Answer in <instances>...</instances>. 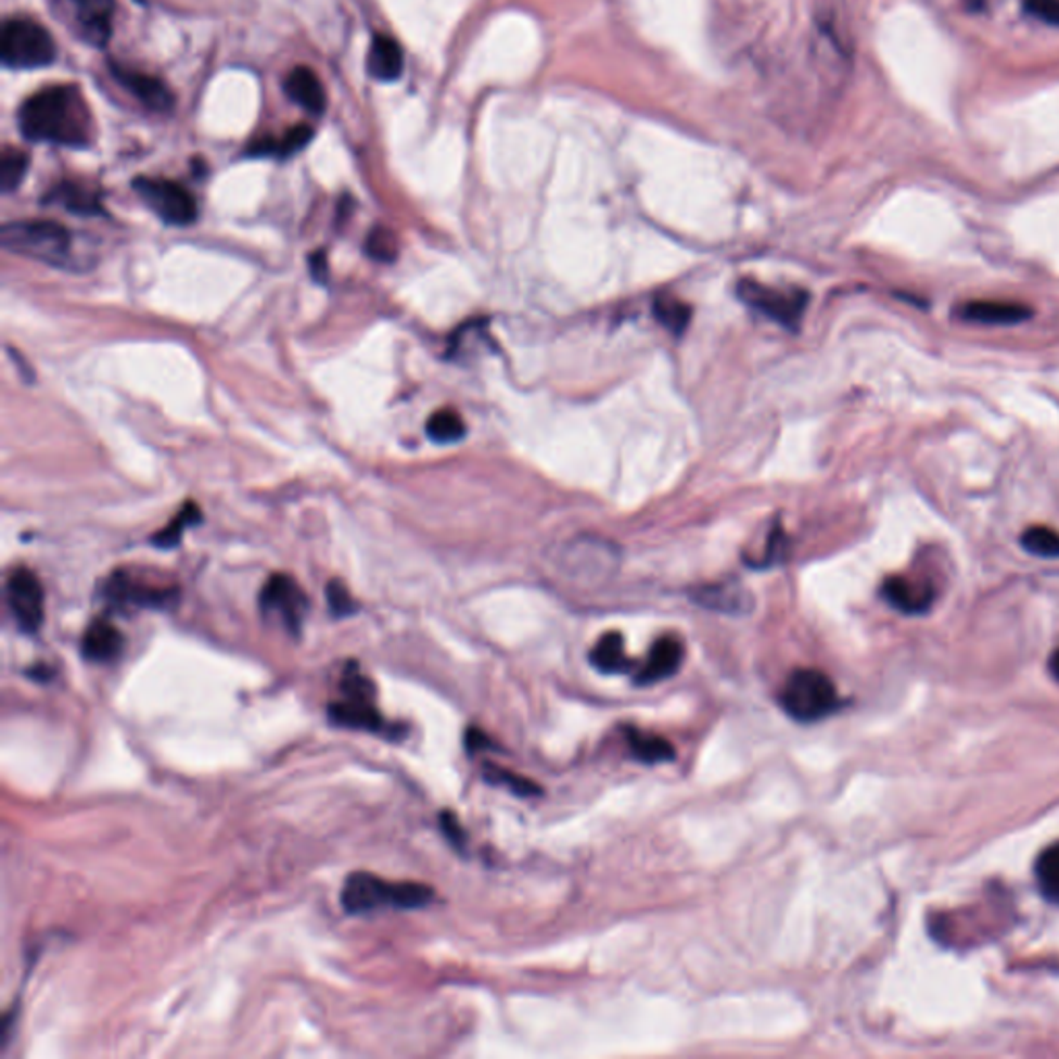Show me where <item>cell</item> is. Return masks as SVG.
Instances as JSON below:
<instances>
[{
	"instance_id": "41",
	"label": "cell",
	"mask_w": 1059,
	"mask_h": 1059,
	"mask_svg": "<svg viewBox=\"0 0 1059 1059\" xmlns=\"http://www.w3.org/2000/svg\"><path fill=\"white\" fill-rule=\"evenodd\" d=\"M971 2L974 7H981V2H985V0H971Z\"/></svg>"
},
{
	"instance_id": "39",
	"label": "cell",
	"mask_w": 1059,
	"mask_h": 1059,
	"mask_svg": "<svg viewBox=\"0 0 1059 1059\" xmlns=\"http://www.w3.org/2000/svg\"><path fill=\"white\" fill-rule=\"evenodd\" d=\"M465 748L470 751L485 750L488 748V737L483 735L479 728H470L465 735Z\"/></svg>"
},
{
	"instance_id": "33",
	"label": "cell",
	"mask_w": 1059,
	"mask_h": 1059,
	"mask_svg": "<svg viewBox=\"0 0 1059 1059\" xmlns=\"http://www.w3.org/2000/svg\"><path fill=\"white\" fill-rule=\"evenodd\" d=\"M654 312H656V319L661 321L662 326L675 331V333H681L687 328L689 317H691L689 305H685L679 298L668 296V294H661L656 298Z\"/></svg>"
},
{
	"instance_id": "7",
	"label": "cell",
	"mask_w": 1059,
	"mask_h": 1059,
	"mask_svg": "<svg viewBox=\"0 0 1059 1059\" xmlns=\"http://www.w3.org/2000/svg\"><path fill=\"white\" fill-rule=\"evenodd\" d=\"M132 189L160 220L170 226H189L197 220L195 197L175 180L135 178Z\"/></svg>"
},
{
	"instance_id": "5",
	"label": "cell",
	"mask_w": 1059,
	"mask_h": 1059,
	"mask_svg": "<svg viewBox=\"0 0 1059 1059\" xmlns=\"http://www.w3.org/2000/svg\"><path fill=\"white\" fill-rule=\"evenodd\" d=\"M56 59V42L44 25L27 17L7 20L0 31V61L7 68H44Z\"/></svg>"
},
{
	"instance_id": "32",
	"label": "cell",
	"mask_w": 1059,
	"mask_h": 1059,
	"mask_svg": "<svg viewBox=\"0 0 1059 1059\" xmlns=\"http://www.w3.org/2000/svg\"><path fill=\"white\" fill-rule=\"evenodd\" d=\"M342 693L344 700H356V702H375V685L358 668L356 662H348L342 675Z\"/></svg>"
},
{
	"instance_id": "4",
	"label": "cell",
	"mask_w": 1059,
	"mask_h": 1059,
	"mask_svg": "<svg viewBox=\"0 0 1059 1059\" xmlns=\"http://www.w3.org/2000/svg\"><path fill=\"white\" fill-rule=\"evenodd\" d=\"M778 700L796 723H817L839 707V691L826 673L799 668L789 675Z\"/></svg>"
},
{
	"instance_id": "38",
	"label": "cell",
	"mask_w": 1059,
	"mask_h": 1059,
	"mask_svg": "<svg viewBox=\"0 0 1059 1059\" xmlns=\"http://www.w3.org/2000/svg\"><path fill=\"white\" fill-rule=\"evenodd\" d=\"M1031 11L1037 13L1041 20L1059 23V0H1031Z\"/></svg>"
},
{
	"instance_id": "11",
	"label": "cell",
	"mask_w": 1059,
	"mask_h": 1059,
	"mask_svg": "<svg viewBox=\"0 0 1059 1059\" xmlns=\"http://www.w3.org/2000/svg\"><path fill=\"white\" fill-rule=\"evenodd\" d=\"M330 720L335 727L354 728V730H369L375 735H383L392 741H399L406 735V728L390 725L375 707V702H356L342 700L333 702L328 707Z\"/></svg>"
},
{
	"instance_id": "16",
	"label": "cell",
	"mask_w": 1059,
	"mask_h": 1059,
	"mask_svg": "<svg viewBox=\"0 0 1059 1059\" xmlns=\"http://www.w3.org/2000/svg\"><path fill=\"white\" fill-rule=\"evenodd\" d=\"M958 317L977 326H1018L1033 317V309L1004 301H971L958 309Z\"/></svg>"
},
{
	"instance_id": "3",
	"label": "cell",
	"mask_w": 1059,
	"mask_h": 1059,
	"mask_svg": "<svg viewBox=\"0 0 1059 1059\" xmlns=\"http://www.w3.org/2000/svg\"><path fill=\"white\" fill-rule=\"evenodd\" d=\"M0 244L4 251L42 264L65 267L71 257V232L59 221H9L0 228Z\"/></svg>"
},
{
	"instance_id": "26",
	"label": "cell",
	"mask_w": 1059,
	"mask_h": 1059,
	"mask_svg": "<svg viewBox=\"0 0 1059 1059\" xmlns=\"http://www.w3.org/2000/svg\"><path fill=\"white\" fill-rule=\"evenodd\" d=\"M1035 876H1037L1038 890L1041 894L1059 906V842L1047 846L1038 855L1035 865Z\"/></svg>"
},
{
	"instance_id": "20",
	"label": "cell",
	"mask_w": 1059,
	"mask_h": 1059,
	"mask_svg": "<svg viewBox=\"0 0 1059 1059\" xmlns=\"http://www.w3.org/2000/svg\"><path fill=\"white\" fill-rule=\"evenodd\" d=\"M367 71L369 75L377 79V81H383V84H390V81H396L401 77L404 73V52L401 48L397 44L394 38L390 36H383L379 34L373 38V44L369 48V54H367Z\"/></svg>"
},
{
	"instance_id": "10",
	"label": "cell",
	"mask_w": 1059,
	"mask_h": 1059,
	"mask_svg": "<svg viewBox=\"0 0 1059 1059\" xmlns=\"http://www.w3.org/2000/svg\"><path fill=\"white\" fill-rule=\"evenodd\" d=\"M7 602L25 634H36L44 623V588L38 575L20 567L7 579Z\"/></svg>"
},
{
	"instance_id": "40",
	"label": "cell",
	"mask_w": 1059,
	"mask_h": 1059,
	"mask_svg": "<svg viewBox=\"0 0 1059 1059\" xmlns=\"http://www.w3.org/2000/svg\"><path fill=\"white\" fill-rule=\"evenodd\" d=\"M1049 671H1051V675L1059 681V650L1058 652H1054V656L1049 661Z\"/></svg>"
},
{
	"instance_id": "8",
	"label": "cell",
	"mask_w": 1059,
	"mask_h": 1059,
	"mask_svg": "<svg viewBox=\"0 0 1059 1059\" xmlns=\"http://www.w3.org/2000/svg\"><path fill=\"white\" fill-rule=\"evenodd\" d=\"M737 294L751 309L760 310L784 328H796L807 305V294L803 290H780L755 280L739 282Z\"/></svg>"
},
{
	"instance_id": "28",
	"label": "cell",
	"mask_w": 1059,
	"mask_h": 1059,
	"mask_svg": "<svg viewBox=\"0 0 1059 1059\" xmlns=\"http://www.w3.org/2000/svg\"><path fill=\"white\" fill-rule=\"evenodd\" d=\"M426 435L435 443H456L465 435L463 419L451 408L437 410L426 422Z\"/></svg>"
},
{
	"instance_id": "23",
	"label": "cell",
	"mask_w": 1059,
	"mask_h": 1059,
	"mask_svg": "<svg viewBox=\"0 0 1059 1059\" xmlns=\"http://www.w3.org/2000/svg\"><path fill=\"white\" fill-rule=\"evenodd\" d=\"M627 745L636 760L641 764H664L675 760V748L661 735L643 732L640 728L629 727L625 730Z\"/></svg>"
},
{
	"instance_id": "27",
	"label": "cell",
	"mask_w": 1059,
	"mask_h": 1059,
	"mask_svg": "<svg viewBox=\"0 0 1059 1059\" xmlns=\"http://www.w3.org/2000/svg\"><path fill=\"white\" fill-rule=\"evenodd\" d=\"M199 522H201V509L195 503H184V508L178 511L168 526L155 532L152 543L157 549H175L182 540V534Z\"/></svg>"
},
{
	"instance_id": "12",
	"label": "cell",
	"mask_w": 1059,
	"mask_h": 1059,
	"mask_svg": "<svg viewBox=\"0 0 1059 1059\" xmlns=\"http://www.w3.org/2000/svg\"><path fill=\"white\" fill-rule=\"evenodd\" d=\"M106 598L116 607H139V609H168L175 607L178 590L175 588H152L143 584H135L125 574L112 575L111 582L104 588Z\"/></svg>"
},
{
	"instance_id": "13",
	"label": "cell",
	"mask_w": 1059,
	"mask_h": 1059,
	"mask_svg": "<svg viewBox=\"0 0 1059 1059\" xmlns=\"http://www.w3.org/2000/svg\"><path fill=\"white\" fill-rule=\"evenodd\" d=\"M684 659V641L675 636H662L650 648V654L636 671L634 681L646 687V685L661 684L664 679H671L681 668Z\"/></svg>"
},
{
	"instance_id": "36",
	"label": "cell",
	"mask_w": 1059,
	"mask_h": 1059,
	"mask_svg": "<svg viewBox=\"0 0 1059 1059\" xmlns=\"http://www.w3.org/2000/svg\"><path fill=\"white\" fill-rule=\"evenodd\" d=\"M439 826H442L445 839L451 842V846H456V849L465 846V832H463L462 824L451 812H443L439 816Z\"/></svg>"
},
{
	"instance_id": "24",
	"label": "cell",
	"mask_w": 1059,
	"mask_h": 1059,
	"mask_svg": "<svg viewBox=\"0 0 1059 1059\" xmlns=\"http://www.w3.org/2000/svg\"><path fill=\"white\" fill-rule=\"evenodd\" d=\"M312 139V129L309 125H298L282 137V139H264L255 145L248 148L251 155H276V157H288V155L301 152Z\"/></svg>"
},
{
	"instance_id": "34",
	"label": "cell",
	"mask_w": 1059,
	"mask_h": 1059,
	"mask_svg": "<svg viewBox=\"0 0 1059 1059\" xmlns=\"http://www.w3.org/2000/svg\"><path fill=\"white\" fill-rule=\"evenodd\" d=\"M365 251L371 259L375 261H381V264H392L397 257V246L396 234L385 228V226H375L369 237H367V243H365Z\"/></svg>"
},
{
	"instance_id": "19",
	"label": "cell",
	"mask_w": 1059,
	"mask_h": 1059,
	"mask_svg": "<svg viewBox=\"0 0 1059 1059\" xmlns=\"http://www.w3.org/2000/svg\"><path fill=\"white\" fill-rule=\"evenodd\" d=\"M613 559L615 557H613V552L609 551L607 543H598V540L574 543V545H570V551L563 552V557H561L563 567L570 574L584 575V577L604 574Z\"/></svg>"
},
{
	"instance_id": "14",
	"label": "cell",
	"mask_w": 1059,
	"mask_h": 1059,
	"mask_svg": "<svg viewBox=\"0 0 1059 1059\" xmlns=\"http://www.w3.org/2000/svg\"><path fill=\"white\" fill-rule=\"evenodd\" d=\"M112 77L118 81L120 88L127 89L132 98L143 104L148 111L168 112L175 106V95L160 79L148 73L132 71L120 65H112Z\"/></svg>"
},
{
	"instance_id": "22",
	"label": "cell",
	"mask_w": 1059,
	"mask_h": 1059,
	"mask_svg": "<svg viewBox=\"0 0 1059 1059\" xmlns=\"http://www.w3.org/2000/svg\"><path fill=\"white\" fill-rule=\"evenodd\" d=\"M590 664L602 675H621L629 673L636 662L631 661L625 652V640L618 631H609L600 640L596 641L595 648L590 650Z\"/></svg>"
},
{
	"instance_id": "6",
	"label": "cell",
	"mask_w": 1059,
	"mask_h": 1059,
	"mask_svg": "<svg viewBox=\"0 0 1059 1059\" xmlns=\"http://www.w3.org/2000/svg\"><path fill=\"white\" fill-rule=\"evenodd\" d=\"M56 20L81 42L95 48L109 44L114 0H48Z\"/></svg>"
},
{
	"instance_id": "30",
	"label": "cell",
	"mask_w": 1059,
	"mask_h": 1059,
	"mask_svg": "<svg viewBox=\"0 0 1059 1059\" xmlns=\"http://www.w3.org/2000/svg\"><path fill=\"white\" fill-rule=\"evenodd\" d=\"M1022 549L1045 557V559H1056L1059 557V532L1047 526H1031L1024 530L1020 536Z\"/></svg>"
},
{
	"instance_id": "18",
	"label": "cell",
	"mask_w": 1059,
	"mask_h": 1059,
	"mask_svg": "<svg viewBox=\"0 0 1059 1059\" xmlns=\"http://www.w3.org/2000/svg\"><path fill=\"white\" fill-rule=\"evenodd\" d=\"M125 638L120 629L109 618H95L89 623L81 640V652L91 662H112L123 654Z\"/></svg>"
},
{
	"instance_id": "9",
	"label": "cell",
	"mask_w": 1059,
	"mask_h": 1059,
	"mask_svg": "<svg viewBox=\"0 0 1059 1059\" xmlns=\"http://www.w3.org/2000/svg\"><path fill=\"white\" fill-rule=\"evenodd\" d=\"M259 607L265 615H278L284 627L296 638L309 613V598L294 577L286 574L271 575L259 595Z\"/></svg>"
},
{
	"instance_id": "2",
	"label": "cell",
	"mask_w": 1059,
	"mask_h": 1059,
	"mask_svg": "<svg viewBox=\"0 0 1059 1059\" xmlns=\"http://www.w3.org/2000/svg\"><path fill=\"white\" fill-rule=\"evenodd\" d=\"M435 890L419 882H387L367 871L350 873L344 882L340 903L348 915H365L377 908L414 910L431 905Z\"/></svg>"
},
{
	"instance_id": "15",
	"label": "cell",
	"mask_w": 1059,
	"mask_h": 1059,
	"mask_svg": "<svg viewBox=\"0 0 1059 1059\" xmlns=\"http://www.w3.org/2000/svg\"><path fill=\"white\" fill-rule=\"evenodd\" d=\"M691 598L707 611L723 613V615H748L753 609V598L745 590L743 584L725 579L700 586Z\"/></svg>"
},
{
	"instance_id": "31",
	"label": "cell",
	"mask_w": 1059,
	"mask_h": 1059,
	"mask_svg": "<svg viewBox=\"0 0 1059 1059\" xmlns=\"http://www.w3.org/2000/svg\"><path fill=\"white\" fill-rule=\"evenodd\" d=\"M485 778L486 782H490L495 787H503V789H508L509 793L518 794V796H536L540 793V787L536 782H532L526 776L511 773V770H506V768L495 766V764L485 766Z\"/></svg>"
},
{
	"instance_id": "35",
	"label": "cell",
	"mask_w": 1059,
	"mask_h": 1059,
	"mask_svg": "<svg viewBox=\"0 0 1059 1059\" xmlns=\"http://www.w3.org/2000/svg\"><path fill=\"white\" fill-rule=\"evenodd\" d=\"M326 598H328L333 617H350L358 611V602L354 600L350 590L346 588V584L340 579H331L328 588H326Z\"/></svg>"
},
{
	"instance_id": "29",
	"label": "cell",
	"mask_w": 1059,
	"mask_h": 1059,
	"mask_svg": "<svg viewBox=\"0 0 1059 1059\" xmlns=\"http://www.w3.org/2000/svg\"><path fill=\"white\" fill-rule=\"evenodd\" d=\"M29 168V155L15 148H7L0 157V189L2 193H13L20 189Z\"/></svg>"
},
{
	"instance_id": "1",
	"label": "cell",
	"mask_w": 1059,
	"mask_h": 1059,
	"mask_svg": "<svg viewBox=\"0 0 1059 1059\" xmlns=\"http://www.w3.org/2000/svg\"><path fill=\"white\" fill-rule=\"evenodd\" d=\"M23 137L38 143L84 150L93 141V118L77 86L59 84L29 95L17 114Z\"/></svg>"
},
{
	"instance_id": "37",
	"label": "cell",
	"mask_w": 1059,
	"mask_h": 1059,
	"mask_svg": "<svg viewBox=\"0 0 1059 1059\" xmlns=\"http://www.w3.org/2000/svg\"><path fill=\"white\" fill-rule=\"evenodd\" d=\"M310 265V276L315 282L319 284H326L328 282V273H330V265H328V257H326V251H317L312 253L309 257Z\"/></svg>"
},
{
	"instance_id": "25",
	"label": "cell",
	"mask_w": 1059,
	"mask_h": 1059,
	"mask_svg": "<svg viewBox=\"0 0 1059 1059\" xmlns=\"http://www.w3.org/2000/svg\"><path fill=\"white\" fill-rule=\"evenodd\" d=\"M48 201L61 203L68 212H75V214H81V216L100 214V199H98V195L91 193L88 189H84V187H79V184H73V182H63L61 187H56L48 195Z\"/></svg>"
},
{
	"instance_id": "21",
	"label": "cell",
	"mask_w": 1059,
	"mask_h": 1059,
	"mask_svg": "<svg viewBox=\"0 0 1059 1059\" xmlns=\"http://www.w3.org/2000/svg\"><path fill=\"white\" fill-rule=\"evenodd\" d=\"M882 595L894 609L903 611L906 615H917L927 611L933 596L926 586H917L915 582L901 575H892L883 582Z\"/></svg>"
},
{
	"instance_id": "17",
	"label": "cell",
	"mask_w": 1059,
	"mask_h": 1059,
	"mask_svg": "<svg viewBox=\"0 0 1059 1059\" xmlns=\"http://www.w3.org/2000/svg\"><path fill=\"white\" fill-rule=\"evenodd\" d=\"M284 91L294 104H298L309 114L319 116L328 109L326 89L309 66H294L284 79Z\"/></svg>"
}]
</instances>
